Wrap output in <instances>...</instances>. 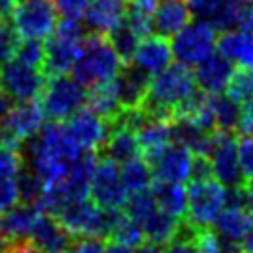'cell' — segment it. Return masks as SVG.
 Instances as JSON below:
<instances>
[{"mask_svg":"<svg viewBox=\"0 0 253 253\" xmlns=\"http://www.w3.org/2000/svg\"><path fill=\"white\" fill-rule=\"evenodd\" d=\"M198 89L194 71L182 63H171L151 77L149 91L140 110L151 119L171 121L173 108Z\"/></svg>","mask_w":253,"mask_h":253,"instance_id":"cell-1","label":"cell"},{"mask_svg":"<svg viewBox=\"0 0 253 253\" xmlns=\"http://www.w3.org/2000/svg\"><path fill=\"white\" fill-rule=\"evenodd\" d=\"M123 69V62L116 54L110 41L103 34H86L82 48L73 65V77L82 86H97L110 82Z\"/></svg>","mask_w":253,"mask_h":253,"instance_id":"cell-2","label":"cell"},{"mask_svg":"<svg viewBox=\"0 0 253 253\" xmlns=\"http://www.w3.org/2000/svg\"><path fill=\"white\" fill-rule=\"evenodd\" d=\"M84 26L80 19H65L63 17L56 24L54 32L45 40V58L41 71L45 77L67 75L77 62L84 41Z\"/></svg>","mask_w":253,"mask_h":253,"instance_id":"cell-3","label":"cell"},{"mask_svg":"<svg viewBox=\"0 0 253 253\" xmlns=\"http://www.w3.org/2000/svg\"><path fill=\"white\" fill-rule=\"evenodd\" d=\"M38 103L41 112L48 121H67L73 114L84 108L86 104V87L75 77L54 75L47 77L41 89Z\"/></svg>","mask_w":253,"mask_h":253,"instance_id":"cell-4","label":"cell"},{"mask_svg":"<svg viewBox=\"0 0 253 253\" xmlns=\"http://www.w3.org/2000/svg\"><path fill=\"white\" fill-rule=\"evenodd\" d=\"M186 218L199 229H209L212 227L221 209L227 205V188L216 179L190 181L186 188Z\"/></svg>","mask_w":253,"mask_h":253,"instance_id":"cell-5","label":"cell"},{"mask_svg":"<svg viewBox=\"0 0 253 253\" xmlns=\"http://www.w3.org/2000/svg\"><path fill=\"white\" fill-rule=\"evenodd\" d=\"M11 23L23 40H47L58 24L52 0H15Z\"/></svg>","mask_w":253,"mask_h":253,"instance_id":"cell-6","label":"cell"},{"mask_svg":"<svg viewBox=\"0 0 253 253\" xmlns=\"http://www.w3.org/2000/svg\"><path fill=\"white\" fill-rule=\"evenodd\" d=\"M89 198L97 207L106 211H121L128 199V192L121 179V168L112 158L97 155Z\"/></svg>","mask_w":253,"mask_h":253,"instance_id":"cell-7","label":"cell"},{"mask_svg":"<svg viewBox=\"0 0 253 253\" xmlns=\"http://www.w3.org/2000/svg\"><path fill=\"white\" fill-rule=\"evenodd\" d=\"M169 45L177 62L194 67L214 52L216 30L207 21H194L177 32Z\"/></svg>","mask_w":253,"mask_h":253,"instance_id":"cell-8","label":"cell"},{"mask_svg":"<svg viewBox=\"0 0 253 253\" xmlns=\"http://www.w3.org/2000/svg\"><path fill=\"white\" fill-rule=\"evenodd\" d=\"M43 119H45V116L41 112L38 99L13 104V108L8 112V116L2 119L0 143L15 151H21L23 143L28 138L38 134V130L43 125Z\"/></svg>","mask_w":253,"mask_h":253,"instance_id":"cell-9","label":"cell"},{"mask_svg":"<svg viewBox=\"0 0 253 253\" xmlns=\"http://www.w3.org/2000/svg\"><path fill=\"white\" fill-rule=\"evenodd\" d=\"M235 132L216 130L211 149L214 179L227 190H240L244 186V177L238 164V143Z\"/></svg>","mask_w":253,"mask_h":253,"instance_id":"cell-10","label":"cell"},{"mask_svg":"<svg viewBox=\"0 0 253 253\" xmlns=\"http://www.w3.org/2000/svg\"><path fill=\"white\" fill-rule=\"evenodd\" d=\"M67 138L82 153H99L108 136V123L87 108H82L63 121Z\"/></svg>","mask_w":253,"mask_h":253,"instance_id":"cell-11","label":"cell"},{"mask_svg":"<svg viewBox=\"0 0 253 253\" xmlns=\"http://www.w3.org/2000/svg\"><path fill=\"white\" fill-rule=\"evenodd\" d=\"M45 75L41 69L30 67L26 63L11 60L2 69V86L4 91L17 103L38 99L45 84Z\"/></svg>","mask_w":253,"mask_h":253,"instance_id":"cell-12","label":"cell"},{"mask_svg":"<svg viewBox=\"0 0 253 253\" xmlns=\"http://www.w3.org/2000/svg\"><path fill=\"white\" fill-rule=\"evenodd\" d=\"M192 151L179 142H171L162 151L153 162L151 171L155 179L169 182H184L190 179V168H192Z\"/></svg>","mask_w":253,"mask_h":253,"instance_id":"cell-13","label":"cell"},{"mask_svg":"<svg viewBox=\"0 0 253 253\" xmlns=\"http://www.w3.org/2000/svg\"><path fill=\"white\" fill-rule=\"evenodd\" d=\"M151 84V75L136 67L134 63H126L119 75L114 79V86L118 91L119 104L123 110H136L140 108L147 97Z\"/></svg>","mask_w":253,"mask_h":253,"instance_id":"cell-14","label":"cell"},{"mask_svg":"<svg viewBox=\"0 0 253 253\" xmlns=\"http://www.w3.org/2000/svg\"><path fill=\"white\" fill-rule=\"evenodd\" d=\"M136 138L140 143L142 158L151 164L155 158L173 142L171 136V121L151 119L142 112V123L136 128Z\"/></svg>","mask_w":253,"mask_h":253,"instance_id":"cell-15","label":"cell"},{"mask_svg":"<svg viewBox=\"0 0 253 253\" xmlns=\"http://www.w3.org/2000/svg\"><path fill=\"white\" fill-rule=\"evenodd\" d=\"M233 71H235L233 63L216 50V52L207 56L203 62H199L196 65L194 77H196V84H198L201 91L212 95L221 93L227 87Z\"/></svg>","mask_w":253,"mask_h":253,"instance_id":"cell-16","label":"cell"},{"mask_svg":"<svg viewBox=\"0 0 253 253\" xmlns=\"http://www.w3.org/2000/svg\"><path fill=\"white\" fill-rule=\"evenodd\" d=\"M125 4L126 0H91V4L82 13V26L87 28V34L106 36L123 21Z\"/></svg>","mask_w":253,"mask_h":253,"instance_id":"cell-17","label":"cell"},{"mask_svg":"<svg viewBox=\"0 0 253 253\" xmlns=\"http://www.w3.org/2000/svg\"><path fill=\"white\" fill-rule=\"evenodd\" d=\"M171 45L166 38L160 36H147L140 41V45L136 48L134 58L132 62L136 67H140L142 71H145L147 75H157V73L164 71L166 67L171 65Z\"/></svg>","mask_w":253,"mask_h":253,"instance_id":"cell-18","label":"cell"},{"mask_svg":"<svg viewBox=\"0 0 253 253\" xmlns=\"http://www.w3.org/2000/svg\"><path fill=\"white\" fill-rule=\"evenodd\" d=\"M97 155L112 158L118 164H125L132 158L142 157L140 143L136 138V130L126 125L108 123V136Z\"/></svg>","mask_w":253,"mask_h":253,"instance_id":"cell-19","label":"cell"},{"mask_svg":"<svg viewBox=\"0 0 253 253\" xmlns=\"http://www.w3.org/2000/svg\"><path fill=\"white\" fill-rule=\"evenodd\" d=\"M214 233L231 244H240L246 233L253 227V212H250L244 205H227L221 209L216 221L212 223Z\"/></svg>","mask_w":253,"mask_h":253,"instance_id":"cell-20","label":"cell"},{"mask_svg":"<svg viewBox=\"0 0 253 253\" xmlns=\"http://www.w3.org/2000/svg\"><path fill=\"white\" fill-rule=\"evenodd\" d=\"M28 240L50 253H65V250L69 248V244L75 238L63 229V225L54 216L41 212L38 221L32 227Z\"/></svg>","mask_w":253,"mask_h":253,"instance_id":"cell-21","label":"cell"},{"mask_svg":"<svg viewBox=\"0 0 253 253\" xmlns=\"http://www.w3.org/2000/svg\"><path fill=\"white\" fill-rule=\"evenodd\" d=\"M190 8L186 0H160L153 15V32L160 38H173L190 23Z\"/></svg>","mask_w":253,"mask_h":253,"instance_id":"cell-22","label":"cell"},{"mask_svg":"<svg viewBox=\"0 0 253 253\" xmlns=\"http://www.w3.org/2000/svg\"><path fill=\"white\" fill-rule=\"evenodd\" d=\"M41 212H45V211H41V207L38 205L17 203L8 212L0 214V231L11 242H24L30 237L32 227L38 221Z\"/></svg>","mask_w":253,"mask_h":253,"instance_id":"cell-23","label":"cell"},{"mask_svg":"<svg viewBox=\"0 0 253 253\" xmlns=\"http://www.w3.org/2000/svg\"><path fill=\"white\" fill-rule=\"evenodd\" d=\"M216 50L231 63L253 67V34L242 30H223L216 36Z\"/></svg>","mask_w":253,"mask_h":253,"instance_id":"cell-24","label":"cell"},{"mask_svg":"<svg viewBox=\"0 0 253 253\" xmlns=\"http://www.w3.org/2000/svg\"><path fill=\"white\" fill-rule=\"evenodd\" d=\"M149 192L155 203L160 211L171 214L175 218H186L188 214V205H186V190L181 182H169L153 179L149 186Z\"/></svg>","mask_w":253,"mask_h":253,"instance_id":"cell-25","label":"cell"},{"mask_svg":"<svg viewBox=\"0 0 253 253\" xmlns=\"http://www.w3.org/2000/svg\"><path fill=\"white\" fill-rule=\"evenodd\" d=\"M86 106L87 110L97 114L104 121H110L112 118H116L121 110V104H119L114 80L89 87L86 91Z\"/></svg>","mask_w":253,"mask_h":253,"instance_id":"cell-26","label":"cell"},{"mask_svg":"<svg viewBox=\"0 0 253 253\" xmlns=\"http://www.w3.org/2000/svg\"><path fill=\"white\" fill-rule=\"evenodd\" d=\"M179 221H181L179 218H175L171 214L160 211L157 207L149 214V218L142 223L143 237H145V240H149V242L166 246L173 238L175 231L179 227Z\"/></svg>","mask_w":253,"mask_h":253,"instance_id":"cell-27","label":"cell"},{"mask_svg":"<svg viewBox=\"0 0 253 253\" xmlns=\"http://www.w3.org/2000/svg\"><path fill=\"white\" fill-rule=\"evenodd\" d=\"M209 106L212 112L216 130H225V132L237 130L240 119V104L237 101H233L227 93H212L209 95Z\"/></svg>","mask_w":253,"mask_h":253,"instance_id":"cell-28","label":"cell"},{"mask_svg":"<svg viewBox=\"0 0 253 253\" xmlns=\"http://www.w3.org/2000/svg\"><path fill=\"white\" fill-rule=\"evenodd\" d=\"M157 4V0H126L123 19L142 40L153 32V15Z\"/></svg>","mask_w":253,"mask_h":253,"instance_id":"cell-29","label":"cell"},{"mask_svg":"<svg viewBox=\"0 0 253 253\" xmlns=\"http://www.w3.org/2000/svg\"><path fill=\"white\" fill-rule=\"evenodd\" d=\"M121 179L125 182V188L128 194H138V192L149 190L155 177H153L149 164L142 157H138L121 164Z\"/></svg>","mask_w":253,"mask_h":253,"instance_id":"cell-30","label":"cell"},{"mask_svg":"<svg viewBox=\"0 0 253 253\" xmlns=\"http://www.w3.org/2000/svg\"><path fill=\"white\" fill-rule=\"evenodd\" d=\"M106 38H108L110 45L114 47V50H116V54L119 56V60L123 62V65L132 62L136 48H138L140 41H142V38L125 23V19H123L116 28H112V30L106 34Z\"/></svg>","mask_w":253,"mask_h":253,"instance_id":"cell-31","label":"cell"},{"mask_svg":"<svg viewBox=\"0 0 253 253\" xmlns=\"http://www.w3.org/2000/svg\"><path fill=\"white\" fill-rule=\"evenodd\" d=\"M108 240H114V242H119L123 246H128V248H138L145 242V237H143V229L142 225L134 221L132 218H128L123 209L119 211V216L114 227L110 231V237Z\"/></svg>","mask_w":253,"mask_h":253,"instance_id":"cell-32","label":"cell"},{"mask_svg":"<svg viewBox=\"0 0 253 253\" xmlns=\"http://www.w3.org/2000/svg\"><path fill=\"white\" fill-rule=\"evenodd\" d=\"M17 188H19V203H28V205L40 207L43 192H45V182L36 171L24 164L23 169L15 177Z\"/></svg>","mask_w":253,"mask_h":253,"instance_id":"cell-33","label":"cell"},{"mask_svg":"<svg viewBox=\"0 0 253 253\" xmlns=\"http://www.w3.org/2000/svg\"><path fill=\"white\" fill-rule=\"evenodd\" d=\"M199 227H196L188 218L179 221L173 238L164 248V253H199L198 252V235Z\"/></svg>","mask_w":253,"mask_h":253,"instance_id":"cell-34","label":"cell"},{"mask_svg":"<svg viewBox=\"0 0 253 253\" xmlns=\"http://www.w3.org/2000/svg\"><path fill=\"white\" fill-rule=\"evenodd\" d=\"M227 95L238 104H244L253 99V67H240L233 71L227 84Z\"/></svg>","mask_w":253,"mask_h":253,"instance_id":"cell-35","label":"cell"},{"mask_svg":"<svg viewBox=\"0 0 253 253\" xmlns=\"http://www.w3.org/2000/svg\"><path fill=\"white\" fill-rule=\"evenodd\" d=\"M155 209H157V203H155V199H153L149 190H145V192L130 194V198L126 199L125 207H123V212L142 225Z\"/></svg>","mask_w":253,"mask_h":253,"instance_id":"cell-36","label":"cell"},{"mask_svg":"<svg viewBox=\"0 0 253 253\" xmlns=\"http://www.w3.org/2000/svg\"><path fill=\"white\" fill-rule=\"evenodd\" d=\"M21 45V36L15 30L13 23L0 21V63L11 62Z\"/></svg>","mask_w":253,"mask_h":253,"instance_id":"cell-37","label":"cell"},{"mask_svg":"<svg viewBox=\"0 0 253 253\" xmlns=\"http://www.w3.org/2000/svg\"><path fill=\"white\" fill-rule=\"evenodd\" d=\"M45 58V45L40 40H21V45L17 48V54L13 60L21 63H26L30 67L41 69Z\"/></svg>","mask_w":253,"mask_h":253,"instance_id":"cell-38","label":"cell"},{"mask_svg":"<svg viewBox=\"0 0 253 253\" xmlns=\"http://www.w3.org/2000/svg\"><path fill=\"white\" fill-rule=\"evenodd\" d=\"M24 166V158L21 151L6 147L0 143V177L4 179H15Z\"/></svg>","mask_w":253,"mask_h":253,"instance_id":"cell-39","label":"cell"},{"mask_svg":"<svg viewBox=\"0 0 253 253\" xmlns=\"http://www.w3.org/2000/svg\"><path fill=\"white\" fill-rule=\"evenodd\" d=\"M238 143V164L244 177V182L253 181V138L240 136Z\"/></svg>","mask_w":253,"mask_h":253,"instance_id":"cell-40","label":"cell"},{"mask_svg":"<svg viewBox=\"0 0 253 253\" xmlns=\"http://www.w3.org/2000/svg\"><path fill=\"white\" fill-rule=\"evenodd\" d=\"M190 8V13L196 17L198 21H207L211 23L212 17L218 13L221 6V0H186Z\"/></svg>","mask_w":253,"mask_h":253,"instance_id":"cell-41","label":"cell"},{"mask_svg":"<svg viewBox=\"0 0 253 253\" xmlns=\"http://www.w3.org/2000/svg\"><path fill=\"white\" fill-rule=\"evenodd\" d=\"M19 203V188L15 179L0 177V214L8 212L9 209Z\"/></svg>","mask_w":253,"mask_h":253,"instance_id":"cell-42","label":"cell"},{"mask_svg":"<svg viewBox=\"0 0 253 253\" xmlns=\"http://www.w3.org/2000/svg\"><path fill=\"white\" fill-rule=\"evenodd\" d=\"M58 13L65 19H82V13L91 4V0H52Z\"/></svg>","mask_w":253,"mask_h":253,"instance_id":"cell-43","label":"cell"},{"mask_svg":"<svg viewBox=\"0 0 253 253\" xmlns=\"http://www.w3.org/2000/svg\"><path fill=\"white\" fill-rule=\"evenodd\" d=\"M214 179L212 162L207 155H194L190 168V181H207Z\"/></svg>","mask_w":253,"mask_h":253,"instance_id":"cell-44","label":"cell"},{"mask_svg":"<svg viewBox=\"0 0 253 253\" xmlns=\"http://www.w3.org/2000/svg\"><path fill=\"white\" fill-rule=\"evenodd\" d=\"M65 253H104V242L101 238H75Z\"/></svg>","mask_w":253,"mask_h":253,"instance_id":"cell-45","label":"cell"},{"mask_svg":"<svg viewBox=\"0 0 253 253\" xmlns=\"http://www.w3.org/2000/svg\"><path fill=\"white\" fill-rule=\"evenodd\" d=\"M238 30L253 34V0H244L237 9V24Z\"/></svg>","mask_w":253,"mask_h":253,"instance_id":"cell-46","label":"cell"},{"mask_svg":"<svg viewBox=\"0 0 253 253\" xmlns=\"http://www.w3.org/2000/svg\"><path fill=\"white\" fill-rule=\"evenodd\" d=\"M237 130L240 132V136L253 138V99L244 103V106L240 108V119H238Z\"/></svg>","mask_w":253,"mask_h":253,"instance_id":"cell-47","label":"cell"},{"mask_svg":"<svg viewBox=\"0 0 253 253\" xmlns=\"http://www.w3.org/2000/svg\"><path fill=\"white\" fill-rule=\"evenodd\" d=\"M13 104H15L13 103V99H11L6 91L0 89V119H4L6 116H8V112L13 108Z\"/></svg>","mask_w":253,"mask_h":253,"instance_id":"cell-48","label":"cell"},{"mask_svg":"<svg viewBox=\"0 0 253 253\" xmlns=\"http://www.w3.org/2000/svg\"><path fill=\"white\" fill-rule=\"evenodd\" d=\"M242 198H244V207L250 212H253V181L244 182V186H242Z\"/></svg>","mask_w":253,"mask_h":253,"instance_id":"cell-49","label":"cell"},{"mask_svg":"<svg viewBox=\"0 0 253 253\" xmlns=\"http://www.w3.org/2000/svg\"><path fill=\"white\" fill-rule=\"evenodd\" d=\"M15 8V0H0V21H8Z\"/></svg>","mask_w":253,"mask_h":253,"instance_id":"cell-50","label":"cell"},{"mask_svg":"<svg viewBox=\"0 0 253 253\" xmlns=\"http://www.w3.org/2000/svg\"><path fill=\"white\" fill-rule=\"evenodd\" d=\"M17 253H50L47 250H43L40 246L32 244L30 240H24V242H19V250Z\"/></svg>","mask_w":253,"mask_h":253,"instance_id":"cell-51","label":"cell"},{"mask_svg":"<svg viewBox=\"0 0 253 253\" xmlns=\"http://www.w3.org/2000/svg\"><path fill=\"white\" fill-rule=\"evenodd\" d=\"M238 250H240V253H253V227L248 231L246 237L240 240Z\"/></svg>","mask_w":253,"mask_h":253,"instance_id":"cell-52","label":"cell"},{"mask_svg":"<svg viewBox=\"0 0 253 253\" xmlns=\"http://www.w3.org/2000/svg\"><path fill=\"white\" fill-rule=\"evenodd\" d=\"M104 253H132V248L110 240L108 244H104Z\"/></svg>","mask_w":253,"mask_h":253,"instance_id":"cell-53","label":"cell"},{"mask_svg":"<svg viewBox=\"0 0 253 253\" xmlns=\"http://www.w3.org/2000/svg\"><path fill=\"white\" fill-rule=\"evenodd\" d=\"M134 253H164V248L160 244H155V242H143L142 246H138L136 248Z\"/></svg>","mask_w":253,"mask_h":253,"instance_id":"cell-54","label":"cell"},{"mask_svg":"<svg viewBox=\"0 0 253 253\" xmlns=\"http://www.w3.org/2000/svg\"><path fill=\"white\" fill-rule=\"evenodd\" d=\"M11 244H13V242H11V240H9V238L6 237V235H4L2 231H0V253H6V252H8L9 248H11Z\"/></svg>","mask_w":253,"mask_h":253,"instance_id":"cell-55","label":"cell"},{"mask_svg":"<svg viewBox=\"0 0 253 253\" xmlns=\"http://www.w3.org/2000/svg\"><path fill=\"white\" fill-rule=\"evenodd\" d=\"M0 87H2V67H0Z\"/></svg>","mask_w":253,"mask_h":253,"instance_id":"cell-56","label":"cell"},{"mask_svg":"<svg viewBox=\"0 0 253 253\" xmlns=\"http://www.w3.org/2000/svg\"><path fill=\"white\" fill-rule=\"evenodd\" d=\"M0 130H2V119H0Z\"/></svg>","mask_w":253,"mask_h":253,"instance_id":"cell-57","label":"cell"}]
</instances>
